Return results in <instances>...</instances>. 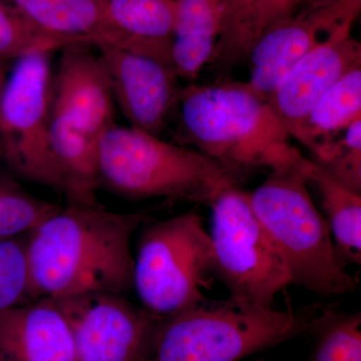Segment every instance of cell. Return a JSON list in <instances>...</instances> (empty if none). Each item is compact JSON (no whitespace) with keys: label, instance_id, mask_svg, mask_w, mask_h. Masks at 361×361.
I'll return each mask as SVG.
<instances>
[{"label":"cell","instance_id":"277c9868","mask_svg":"<svg viewBox=\"0 0 361 361\" xmlns=\"http://www.w3.org/2000/svg\"><path fill=\"white\" fill-rule=\"evenodd\" d=\"M241 175L196 149L116 123L97 146L99 187L132 200L211 206L226 190L239 187Z\"/></svg>","mask_w":361,"mask_h":361},{"label":"cell","instance_id":"d4e9b609","mask_svg":"<svg viewBox=\"0 0 361 361\" xmlns=\"http://www.w3.org/2000/svg\"><path fill=\"white\" fill-rule=\"evenodd\" d=\"M310 160L343 186L361 194V118Z\"/></svg>","mask_w":361,"mask_h":361},{"label":"cell","instance_id":"4316f807","mask_svg":"<svg viewBox=\"0 0 361 361\" xmlns=\"http://www.w3.org/2000/svg\"><path fill=\"white\" fill-rule=\"evenodd\" d=\"M6 82V70H4V63H0V103H1L2 94H4Z\"/></svg>","mask_w":361,"mask_h":361},{"label":"cell","instance_id":"f1b7e54d","mask_svg":"<svg viewBox=\"0 0 361 361\" xmlns=\"http://www.w3.org/2000/svg\"><path fill=\"white\" fill-rule=\"evenodd\" d=\"M258 361H269V360H258ZM306 361H308V360H306Z\"/></svg>","mask_w":361,"mask_h":361},{"label":"cell","instance_id":"3957f363","mask_svg":"<svg viewBox=\"0 0 361 361\" xmlns=\"http://www.w3.org/2000/svg\"><path fill=\"white\" fill-rule=\"evenodd\" d=\"M90 45L61 49L52 80L49 148L59 193L68 204L97 205V146L115 125V101L110 78Z\"/></svg>","mask_w":361,"mask_h":361},{"label":"cell","instance_id":"52a82bcc","mask_svg":"<svg viewBox=\"0 0 361 361\" xmlns=\"http://www.w3.org/2000/svg\"><path fill=\"white\" fill-rule=\"evenodd\" d=\"M134 257L133 288L142 307L165 318L207 300L212 247L202 216L195 210L142 226Z\"/></svg>","mask_w":361,"mask_h":361},{"label":"cell","instance_id":"5bb4252c","mask_svg":"<svg viewBox=\"0 0 361 361\" xmlns=\"http://www.w3.org/2000/svg\"><path fill=\"white\" fill-rule=\"evenodd\" d=\"M0 361H78L70 324L52 299L0 313Z\"/></svg>","mask_w":361,"mask_h":361},{"label":"cell","instance_id":"9a60e30c","mask_svg":"<svg viewBox=\"0 0 361 361\" xmlns=\"http://www.w3.org/2000/svg\"><path fill=\"white\" fill-rule=\"evenodd\" d=\"M33 25L54 37L90 47L126 49L106 14V0H7Z\"/></svg>","mask_w":361,"mask_h":361},{"label":"cell","instance_id":"83f0119b","mask_svg":"<svg viewBox=\"0 0 361 361\" xmlns=\"http://www.w3.org/2000/svg\"><path fill=\"white\" fill-rule=\"evenodd\" d=\"M338 1V0H301V6L307 4H322V2Z\"/></svg>","mask_w":361,"mask_h":361},{"label":"cell","instance_id":"7a4b0ae2","mask_svg":"<svg viewBox=\"0 0 361 361\" xmlns=\"http://www.w3.org/2000/svg\"><path fill=\"white\" fill-rule=\"evenodd\" d=\"M178 141L187 142L226 167L305 170V158L269 104L246 82L199 85L180 90Z\"/></svg>","mask_w":361,"mask_h":361},{"label":"cell","instance_id":"ac0fdd59","mask_svg":"<svg viewBox=\"0 0 361 361\" xmlns=\"http://www.w3.org/2000/svg\"><path fill=\"white\" fill-rule=\"evenodd\" d=\"M361 118V68L349 71L312 106L290 137L310 156Z\"/></svg>","mask_w":361,"mask_h":361},{"label":"cell","instance_id":"ba28073f","mask_svg":"<svg viewBox=\"0 0 361 361\" xmlns=\"http://www.w3.org/2000/svg\"><path fill=\"white\" fill-rule=\"evenodd\" d=\"M210 207L214 276L232 298L272 307L292 280L279 249L252 208L249 193L239 187L226 190Z\"/></svg>","mask_w":361,"mask_h":361},{"label":"cell","instance_id":"8992f818","mask_svg":"<svg viewBox=\"0 0 361 361\" xmlns=\"http://www.w3.org/2000/svg\"><path fill=\"white\" fill-rule=\"evenodd\" d=\"M304 172L270 170L264 182L249 193L252 208L279 249L292 284L322 297L353 293L356 280L337 253Z\"/></svg>","mask_w":361,"mask_h":361},{"label":"cell","instance_id":"2e32d148","mask_svg":"<svg viewBox=\"0 0 361 361\" xmlns=\"http://www.w3.org/2000/svg\"><path fill=\"white\" fill-rule=\"evenodd\" d=\"M106 14L126 51L172 66L175 0H106Z\"/></svg>","mask_w":361,"mask_h":361},{"label":"cell","instance_id":"30bf717a","mask_svg":"<svg viewBox=\"0 0 361 361\" xmlns=\"http://www.w3.org/2000/svg\"><path fill=\"white\" fill-rule=\"evenodd\" d=\"M66 316L78 361H149L160 318L125 295L89 293L52 299Z\"/></svg>","mask_w":361,"mask_h":361},{"label":"cell","instance_id":"6da1fadb","mask_svg":"<svg viewBox=\"0 0 361 361\" xmlns=\"http://www.w3.org/2000/svg\"><path fill=\"white\" fill-rule=\"evenodd\" d=\"M151 210L118 213L101 204L59 206L27 234L33 295H125L133 288V235L154 220Z\"/></svg>","mask_w":361,"mask_h":361},{"label":"cell","instance_id":"44dd1931","mask_svg":"<svg viewBox=\"0 0 361 361\" xmlns=\"http://www.w3.org/2000/svg\"><path fill=\"white\" fill-rule=\"evenodd\" d=\"M300 7L301 0H258L229 42L216 49L211 65L230 71L247 61L259 37L271 26L293 16Z\"/></svg>","mask_w":361,"mask_h":361},{"label":"cell","instance_id":"484cf974","mask_svg":"<svg viewBox=\"0 0 361 361\" xmlns=\"http://www.w3.org/2000/svg\"><path fill=\"white\" fill-rule=\"evenodd\" d=\"M258 0H223L221 32L217 47H222L243 25Z\"/></svg>","mask_w":361,"mask_h":361},{"label":"cell","instance_id":"e0dca14e","mask_svg":"<svg viewBox=\"0 0 361 361\" xmlns=\"http://www.w3.org/2000/svg\"><path fill=\"white\" fill-rule=\"evenodd\" d=\"M172 65L188 82L212 61L221 32L223 0H175Z\"/></svg>","mask_w":361,"mask_h":361},{"label":"cell","instance_id":"7c38bea8","mask_svg":"<svg viewBox=\"0 0 361 361\" xmlns=\"http://www.w3.org/2000/svg\"><path fill=\"white\" fill-rule=\"evenodd\" d=\"M114 101L130 127L160 137L177 111L180 90L172 66L118 47H97Z\"/></svg>","mask_w":361,"mask_h":361},{"label":"cell","instance_id":"4fadbf2b","mask_svg":"<svg viewBox=\"0 0 361 361\" xmlns=\"http://www.w3.org/2000/svg\"><path fill=\"white\" fill-rule=\"evenodd\" d=\"M348 21L297 61L267 103L290 135L318 101L349 71L361 68L360 42Z\"/></svg>","mask_w":361,"mask_h":361},{"label":"cell","instance_id":"9c48e42d","mask_svg":"<svg viewBox=\"0 0 361 361\" xmlns=\"http://www.w3.org/2000/svg\"><path fill=\"white\" fill-rule=\"evenodd\" d=\"M51 52L16 59L0 103V156L13 172L59 193L49 148Z\"/></svg>","mask_w":361,"mask_h":361},{"label":"cell","instance_id":"8fae6325","mask_svg":"<svg viewBox=\"0 0 361 361\" xmlns=\"http://www.w3.org/2000/svg\"><path fill=\"white\" fill-rule=\"evenodd\" d=\"M361 0L307 4L265 30L249 51L247 85L267 102L282 78L305 54L329 39L337 28L355 21Z\"/></svg>","mask_w":361,"mask_h":361},{"label":"cell","instance_id":"cb8c5ba5","mask_svg":"<svg viewBox=\"0 0 361 361\" xmlns=\"http://www.w3.org/2000/svg\"><path fill=\"white\" fill-rule=\"evenodd\" d=\"M27 234L0 241V313L35 300L28 263Z\"/></svg>","mask_w":361,"mask_h":361},{"label":"cell","instance_id":"603a6c76","mask_svg":"<svg viewBox=\"0 0 361 361\" xmlns=\"http://www.w3.org/2000/svg\"><path fill=\"white\" fill-rule=\"evenodd\" d=\"M59 207L28 193L9 176L0 175V241L27 234Z\"/></svg>","mask_w":361,"mask_h":361},{"label":"cell","instance_id":"d6986e66","mask_svg":"<svg viewBox=\"0 0 361 361\" xmlns=\"http://www.w3.org/2000/svg\"><path fill=\"white\" fill-rule=\"evenodd\" d=\"M307 185L319 195L325 222L339 257L346 266L361 263V194L343 186L310 160Z\"/></svg>","mask_w":361,"mask_h":361},{"label":"cell","instance_id":"7402d4cb","mask_svg":"<svg viewBox=\"0 0 361 361\" xmlns=\"http://www.w3.org/2000/svg\"><path fill=\"white\" fill-rule=\"evenodd\" d=\"M73 44L78 42L42 32L13 4L0 0V63Z\"/></svg>","mask_w":361,"mask_h":361},{"label":"cell","instance_id":"ffe728a7","mask_svg":"<svg viewBox=\"0 0 361 361\" xmlns=\"http://www.w3.org/2000/svg\"><path fill=\"white\" fill-rule=\"evenodd\" d=\"M313 339L308 361H361V314L320 306L308 329Z\"/></svg>","mask_w":361,"mask_h":361},{"label":"cell","instance_id":"5b68a950","mask_svg":"<svg viewBox=\"0 0 361 361\" xmlns=\"http://www.w3.org/2000/svg\"><path fill=\"white\" fill-rule=\"evenodd\" d=\"M319 304L261 307L229 297L157 322L149 361H239L307 334Z\"/></svg>","mask_w":361,"mask_h":361}]
</instances>
